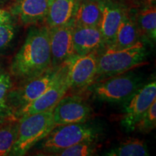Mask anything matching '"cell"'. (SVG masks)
Here are the masks:
<instances>
[{
  "label": "cell",
  "instance_id": "cell-1",
  "mask_svg": "<svg viewBox=\"0 0 156 156\" xmlns=\"http://www.w3.org/2000/svg\"><path fill=\"white\" fill-rule=\"evenodd\" d=\"M51 67L49 28L45 25L33 27L12 58L9 75L21 82L36 77Z\"/></svg>",
  "mask_w": 156,
  "mask_h": 156
},
{
  "label": "cell",
  "instance_id": "cell-2",
  "mask_svg": "<svg viewBox=\"0 0 156 156\" xmlns=\"http://www.w3.org/2000/svg\"><path fill=\"white\" fill-rule=\"evenodd\" d=\"M145 56V48L140 41L133 46L120 49L106 46L98 52L97 72L94 82L123 74L143 65Z\"/></svg>",
  "mask_w": 156,
  "mask_h": 156
},
{
  "label": "cell",
  "instance_id": "cell-3",
  "mask_svg": "<svg viewBox=\"0 0 156 156\" xmlns=\"http://www.w3.org/2000/svg\"><path fill=\"white\" fill-rule=\"evenodd\" d=\"M54 108L20 119L17 139L10 155H25L49 134L56 126L53 119Z\"/></svg>",
  "mask_w": 156,
  "mask_h": 156
},
{
  "label": "cell",
  "instance_id": "cell-4",
  "mask_svg": "<svg viewBox=\"0 0 156 156\" xmlns=\"http://www.w3.org/2000/svg\"><path fill=\"white\" fill-rule=\"evenodd\" d=\"M97 132L94 128L84 123L57 125L49 132L40 146L43 153L53 155L81 142L95 141Z\"/></svg>",
  "mask_w": 156,
  "mask_h": 156
},
{
  "label": "cell",
  "instance_id": "cell-5",
  "mask_svg": "<svg viewBox=\"0 0 156 156\" xmlns=\"http://www.w3.org/2000/svg\"><path fill=\"white\" fill-rule=\"evenodd\" d=\"M60 67H51L36 77L19 82L16 87L12 85L8 94V103L13 116L17 111L38 98L51 86Z\"/></svg>",
  "mask_w": 156,
  "mask_h": 156
},
{
  "label": "cell",
  "instance_id": "cell-6",
  "mask_svg": "<svg viewBox=\"0 0 156 156\" xmlns=\"http://www.w3.org/2000/svg\"><path fill=\"white\" fill-rule=\"evenodd\" d=\"M140 87L138 78L131 75H117L93 82L87 87L98 99L109 103L125 101Z\"/></svg>",
  "mask_w": 156,
  "mask_h": 156
},
{
  "label": "cell",
  "instance_id": "cell-7",
  "mask_svg": "<svg viewBox=\"0 0 156 156\" xmlns=\"http://www.w3.org/2000/svg\"><path fill=\"white\" fill-rule=\"evenodd\" d=\"M69 91V84L67 80V62L62 64L58 74L51 86L38 98L20 109L14 114L15 119L45 112L54 108L56 103L67 94Z\"/></svg>",
  "mask_w": 156,
  "mask_h": 156
},
{
  "label": "cell",
  "instance_id": "cell-8",
  "mask_svg": "<svg viewBox=\"0 0 156 156\" xmlns=\"http://www.w3.org/2000/svg\"><path fill=\"white\" fill-rule=\"evenodd\" d=\"M98 52L75 55L67 62L69 90L87 88L94 82L97 72Z\"/></svg>",
  "mask_w": 156,
  "mask_h": 156
},
{
  "label": "cell",
  "instance_id": "cell-9",
  "mask_svg": "<svg viewBox=\"0 0 156 156\" xmlns=\"http://www.w3.org/2000/svg\"><path fill=\"white\" fill-rule=\"evenodd\" d=\"M124 106L122 124L129 129L132 130L135 123L154 101H156V82L155 80L140 86L126 100Z\"/></svg>",
  "mask_w": 156,
  "mask_h": 156
},
{
  "label": "cell",
  "instance_id": "cell-10",
  "mask_svg": "<svg viewBox=\"0 0 156 156\" xmlns=\"http://www.w3.org/2000/svg\"><path fill=\"white\" fill-rule=\"evenodd\" d=\"M73 21L67 24L49 28L51 67H60L75 55L73 37Z\"/></svg>",
  "mask_w": 156,
  "mask_h": 156
},
{
  "label": "cell",
  "instance_id": "cell-11",
  "mask_svg": "<svg viewBox=\"0 0 156 156\" xmlns=\"http://www.w3.org/2000/svg\"><path fill=\"white\" fill-rule=\"evenodd\" d=\"M91 115V109L78 95L66 94L54 106L53 119L56 126L85 123Z\"/></svg>",
  "mask_w": 156,
  "mask_h": 156
},
{
  "label": "cell",
  "instance_id": "cell-12",
  "mask_svg": "<svg viewBox=\"0 0 156 156\" xmlns=\"http://www.w3.org/2000/svg\"><path fill=\"white\" fill-rule=\"evenodd\" d=\"M48 0H12L7 10L24 25L44 23L47 14Z\"/></svg>",
  "mask_w": 156,
  "mask_h": 156
},
{
  "label": "cell",
  "instance_id": "cell-13",
  "mask_svg": "<svg viewBox=\"0 0 156 156\" xmlns=\"http://www.w3.org/2000/svg\"><path fill=\"white\" fill-rule=\"evenodd\" d=\"M101 17L98 28L103 35L106 46H112L115 35L126 9L114 0H100Z\"/></svg>",
  "mask_w": 156,
  "mask_h": 156
},
{
  "label": "cell",
  "instance_id": "cell-14",
  "mask_svg": "<svg viewBox=\"0 0 156 156\" xmlns=\"http://www.w3.org/2000/svg\"><path fill=\"white\" fill-rule=\"evenodd\" d=\"M73 37L75 55L99 51L106 47L104 38L98 27L74 26Z\"/></svg>",
  "mask_w": 156,
  "mask_h": 156
},
{
  "label": "cell",
  "instance_id": "cell-15",
  "mask_svg": "<svg viewBox=\"0 0 156 156\" xmlns=\"http://www.w3.org/2000/svg\"><path fill=\"white\" fill-rule=\"evenodd\" d=\"M79 3L78 0H48L45 25L50 28L72 22Z\"/></svg>",
  "mask_w": 156,
  "mask_h": 156
},
{
  "label": "cell",
  "instance_id": "cell-16",
  "mask_svg": "<svg viewBox=\"0 0 156 156\" xmlns=\"http://www.w3.org/2000/svg\"><path fill=\"white\" fill-rule=\"evenodd\" d=\"M140 33L135 21L126 9L115 35L112 46L117 49L133 46L140 41Z\"/></svg>",
  "mask_w": 156,
  "mask_h": 156
},
{
  "label": "cell",
  "instance_id": "cell-17",
  "mask_svg": "<svg viewBox=\"0 0 156 156\" xmlns=\"http://www.w3.org/2000/svg\"><path fill=\"white\" fill-rule=\"evenodd\" d=\"M101 17L100 0L81 2L74 15V26L98 27Z\"/></svg>",
  "mask_w": 156,
  "mask_h": 156
},
{
  "label": "cell",
  "instance_id": "cell-18",
  "mask_svg": "<svg viewBox=\"0 0 156 156\" xmlns=\"http://www.w3.org/2000/svg\"><path fill=\"white\" fill-rule=\"evenodd\" d=\"M136 25L140 36L155 42L156 36V9L153 4H149L136 13Z\"/></svg>",
  "mask_w": 156,
  "mask_h": 156
},
{
  "label": "cell",
  "instance_id": "cell-19",
  "mask_svg": "<svg viewBox=\"0 0 156 156\" xmlns=\"http://www.w3.org/2000/svg\"><path fill=\"white\" fill-rule=\"evenodd\" d=\"M18 120H7L0 124V156L10 155L16 141Z\"/></svg>",
  "mask_w": 156,
  "mask_h": 156
},
{
  "label": "cell",
  "instance_id": "cell-20",
  "mask_svg": "<svg viewBox=\"0 0 156 156\" xmlns=\"http://www.w3.org/2000/svg\"><path fill=\"white\" fill-rule=\"evenodd\" d=\"M109 156H147L149 155L145 143L138 139H129L123 142L106 153Z\"/></svg>",
  "mask_w": 156,
  "mask_h": 156
},
{
  "label": "cell",
  "instance_id": "cell-21",
  "mask_svg": "<svg viewBox=\"0 0 156 156\" xmlns=\"http://www.w3.org/2000/svg\"><path fill=\"white\" fill-rule=\"evenodd\" d=\"M12 85L9 74L4 73L0 75V116L7 119H15L8 103V94Z\"/></svg>",
  "mask_w": 156,
  "mask_h": 156
},
{
  "label": "cell",
  "instance_id": "cell-22",
  "mask_svg": "<svg viewBox=\"0 0 156 156\" xmlns=\"http://www.w3.org/2000/svg\"><path fill=\"white\" fill-rule=\"evenodd\" d=\"M95 141L81 142L54 153L56 156H87L92 155L96 152Z\"/></svg>",
  "mask_w": 156,
  "mask_h": 156
},
{
  "label": "cell",
  "instance_id": "cell-23",
  "mask_svg": "<svg viewBox=\"0 0 156 156\" xmlns=\"http://www.w3.org/2000/svg\"><path fill=\"white\" fill-rule=\"evenodd\" d=\"M156 125V101L151 105L147 110L142 115L140 119L133 126L134 129H138L140 132H148L155 128Z\"/></svg>",
  "mask_w": 156,
  "mask_h": 156
},
{
  "label": "cell",
  "instance_id": "cell-24",
  "mask_svg": "<svg viewBox=\"0 0 156 156\" xmlns=\"http://www.w3.org/2000/svg\"><path fill=\"white\" fill-rule=\"evenodd\" d=\"M15 34V25L12 21L0 25V51L9 46L14 38Z\"/></svg>",
  "mask_w": 156,
  "mask_h": 156
},
{
  "label": "cell",
  "instance_id": "cell-25",
  "mask_svg": "<svg viewBox=\"0 0 156 156\" xmlns=\"http://www.w3.org/2000/svg\"><path fill=\"white\" fill-rule=\"evenodd\" d=\"M12 21V16L7 9H0V25Z\"/></svg>",
  "mask_w": 156,
  "mask_h": 156
},
{
  "label": "cell",
  "instance_id": "cell-26",
  "mask_svg": "<svg viewBox=\"0 0 156 156\" xmlns=\"http://www.w3.org/2000/svg\"><path fill=\"white\" fill-rule=\"evenodd\" d=\"M7 120H11V119H7L4 118V117L0 116V124H2V123H4V122H6V121H7Z\"/></svg>",
  "mask_w": 156,
  "mask_h": 156
},
{
  "label": "cell",
  "instance_id": "cell-27",
  "mask_svg": "<svg viewBox=\"0 0 156 156\" xmlns=\"http://www.w3.org/2000/svg\"><path fill=\"white\" fill-rule=\"evenodd\" d=\"M114 1L118 2L121 3V2H126V1H130V0H114ZM121 4H122V3H121Z\"/></svg>",
  "mask_w": 156,
  "mask_h": 156
},
{
  "label": "cell",
  "instance_id": "cell-28",
  "mask_svg": "<svg viewBox=\"0 0 156 156\" xmlns=\"http://www.w3.org/2000/svg\"><path fill=\"white\" fill-rule=\"evenodd\" d=\"M4 73V70H3V68L1 66V64H0V75H2V74Z\"/></svg>",
  "mask_w": 156,
  "mask_h": 156
},
{
  "label": "cell",
  "instance_id": "cell-29",
  "mask_svg": "<svg viewBox=\"0 0 156 156\" xmlns=\"http://www.w3.org/2000/svg\"><path fill=\"white\" fill-rule=\"evenodd\" d=\"M78 1L80 2H87V1H93V0H78Z\"/></svg>",
  "mask_w": 156,
  "mask_h": 156
}]
</instances>
